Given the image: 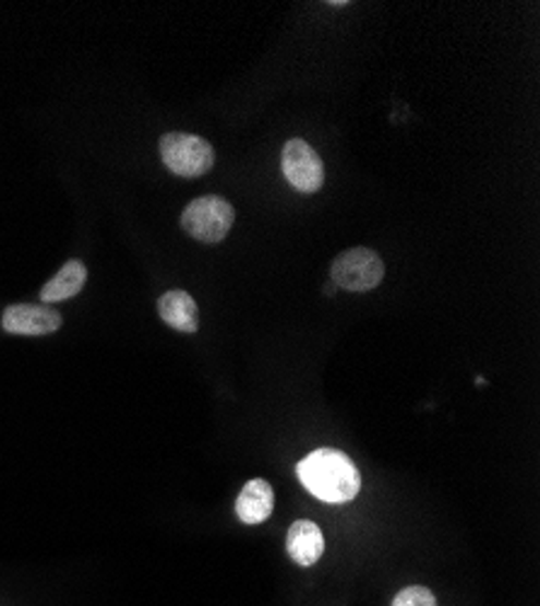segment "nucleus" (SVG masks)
I'll return each instance as SVG.
<instances>
[{"mask_svg":"<svg viewBox=\"0 0 540 606\" xmlns=\"http://www.w3.org/2000/svg\"><path fill=\"white\" fill-rule=\"evenodd\" d=\"M182 228L200 242H220L236 224V209L224 197H200L182 212Z\"/></svg>","mask_w":540,"mask_h":606,"instance_id":"obj_4","label":"nucleus"},{"mask_svg":"<svg viewBox=\"0 0 540 606\" xmlns=\"http://www.w3.org/2000/svg\"><path fill=\"white\" fill-rule=\"evenodd\" d=\"M158 313L170 328L192 335L200 330V308L190 294L182 289L165 292L158 299Z\"/></svg>","mask_w":540,"mask_h":606,"instance_id":"obj_8","label":"nucleus"},{"mask_svg":"<svg viewBox=\"0 0 540 606\" xmlns=\"http://www.w3.org/2000/svg\"><path fill=\"white\" fill-rule=\"evenodd\" d=\"M5 333L22 335V337H41L51 335L63 325L61 313L44 304H15L5 308L3 318H0Z\"/></svg>","mask_w":540,"mask_h":606,"instance_id":"obj_6","label":"nucleus"},{"mask_svg":"<svg viewBox=\"0 0 540 606\" xmlns=\"http://www.w3.org/2000/svg\"><path fill=\"white\" fill-rule=\"evenodd\" d=\"M323 292H325V294H327V296H335V292H337V286H335V284H333V282H329V284H327V286H325V289H323Z\"/></svg>","mask_w":540,"mask_h":606,"instance_id":"obj_12","label":"nucleus"},{"mask_svg":"<svg viewBox=\"0 0 540 606\" xmlns=\"http://www.w3.org/2000/svg\"><path fill=\"white\" fill-rule=\"evenodd\" d=\"M385 264L376 250L349 248L329 264V282L345 292H371L383 282Z\"/></svg>","mask_w":540,"mask_h":606,"instance_id":"obj_3","label":"nucleus"},{"mask_svg":"<svg viewBox=\"0 0 540 606\" xmlns=\"http://www.w3.org/2000/svg\"><path fill=\"white\" fill-rule=\"evenodd\" d=\"M393 606H436V597L427 587H405L393 599Z\"/></svg>","mask_w":540,"mask_h":606,"instance_id":"obj_11","label":"nucleus"},{"mask_svg":"<svg viewBox=\"0 0 540 606\" xmlns=\"http://www.w3.org/2000/svg\"><path fill=\"white\" fill-rule=\"evenodd\" d=\"M299 480L308 492L323 502H349L361 490V476L347 454L337 449H317L308 454L299 468Z\"/></svg>","mask_w":540,"mask_h":606,"instance_id":"obj_1","label":"nucleus"},{"mask_svg":"<svg viewBox=\"0 0 540 606\" xmlns=\"http://www.w3.org/2000/svg\"><path fill=\"white\" fill-rule=\"evenodd\" d=\"M160 156L170 173L187 180L202 178L216 163L212 143L202 136L182 134V131H172L160 139Z\"/></svg>","mask_w":540,"mask_h":606,"instance_id":"obj_2","label":"nucleus"},{"mask_svg":"<svg viewBox=\"0 0 540 606\" xmlns=\"http://www.w3.org/2000/svg\"><path fill=\"white\" fill-rule=\"evenodd\" d=\"M274 512V490L267 480L255 478L240 490L236 502V514L245 524H262Z\"/></svg>","mask_w":540,"mask_h":606,"instance_id":"obj_9","label":"nucleus"},{"mask_svg":"<svg viewBox=\"0 0 540 606\" xmlns=\"http://www.w3.org/2000/svg\"><path fill=\"white\" fill-rule=\"evenodd\" d=\"M87 282V270L81 260H69L63 268L53 274V277L41 286L39 299L44 304H57V301H69Z\"/></svg>","mask_w":540,"mask_h":606,"instance_id":"obj_10","label":"nucleus"},{"mask_svg":"<svg viewBox=\"0 0 540 606\" xmlns=\"http://www.w3.org/2000/svg\"><path fill=\"white\" fill-rule=\"evenodd\" d=\"M286 550H289L293 563H299L301 568L315 566L325 554V536L321 526L308 520L293 522L289 536H286Z\"/></svg>","mask_w":540,"mask_h":606,"instance_id":"obj_7","label":"nucleus"},{"mask_svg":"<svg viewBox=\"0 0 540 606\" xmlns=\"http://www.w3.org/2000/svg\"><path fill=\"white\" fill-rule=\"evenodd\" d=\"M281 170L286 182L303 194H315L325 182L323 158L303 139L286 141L281 153Z\"/></svg>","mask_w":540,"mask_h":606,"instance_id":"obj_5","label":"nucleus"}]
</instances>
